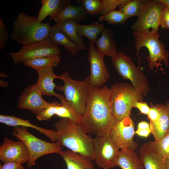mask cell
I'll return each mask as SVG.
<instances>
[{
    "label": "cell",
    "mask_w": 169,
    "mask_h": 169,
    "mask_svg": "<svg viewBox=\"0 0 169 169\" xmlns=\"http://www.w3.org/2000/svg\"><path fill=\"white\" fill-rule=\"evenodd\" d=\"M13 25L10 38L22 46L47 39L51 27L49 23L38 21L37 17L23 13L19 14Z\"/></svg>",
    "instance_id": "cell-3"
},
{
    "label": "cell",
    "mask_w": 169,
    "mask_h": 169,
    "mask_svg": "<svg viewBox=\"0 0 169 169\" xmlns=\"http://www.w3.org/2000/svg\"><path fill=\"white\" fill-rule=\"evenodd\" d=\"M148 143L152 149L166 160H169V132L161 139Z\"/></svg>",
    "instance_id": "cell-31"
},
{
    "label": "cell",
    "mask_w": 169,
    "mask_h": 169,
    "mask_svg": "<svg viewBox=\"0 0 169 169\" xmlns=\"http://www.w3.org/2000/svg\"><path fill=\"white\" fill-rule=\"evenodd\" d=\"M36 84L26 87L18 98V106L22 110H27L32 113L45 108L51 102L45 100Z\"/></svg>",
    "instance_id": "cell-15"
},
{
    "label": "cell",
    "mask_w": 169,
    "mask_h": 169,
    "mask_svg": "<svg viewBox=\"0 0 169 169\" xmlns=\"http://www.w3.org/2000/svg\"><path fill=\"white\" fill-rule=\"evenodd\" d=\"M110 89L112 111L116 121L130 115L135 101H142L144 96L131 84L116 83Z\"/></svg>",
    "instance_id": "cell-6"
},
{
    "label": "cell",
    "mask_w": 169,
    "mask_h": 169,
    "mask_svg": "<svg viewBox=\"0 0 169 169\" xmlns=\"http://www.w3.org/2000/svg\"><path fill=\"white\" fill-rule=\"evenodd\" d=\"M42 6L37 17L38 21L41 22L48 16L50 20L56 17L62 9L71 4L70 0H41Z\"/></svg>",
    "instance_id": "cell-21"
},
{
    "label": "cell",
    "mask_w": 169,
    "mask_h": 169,
    "mask_svg": "<svg viewBox=\"0 0 169 169\" xmlns=\"http://www.w3.org/2000/svg\"><path fill=\"white\" fill-rule=\"evenodd\" d=\"M131 0H101L102 7L100 15L103 16L115 10L118 6L126 4Z\"/></svg>",
    "instance_id": "cell-35"
},
{
    "label": "cell",
    "mask_w": 169,
    "mask_h": 169,
    "mask_svg": "<svg viewBox=\"0 0 169 169\" xmlns=\"http://www.w3.org/2000/svg\"><path fill=\"white\" fill-rule=\"evenodd\" d=\"M13 136L22 141L27 147L30 155L27 163L28 168L34 165L35 161L44 155L53 153H59L62 146L56 142H49L41 140L30 133L27 127L22 126L14 127Z\"/></svg>",
    "instance_id": "cell-7"
},
{
    "label": "cell",
    "mask_w": 169,
    "mask_h": 169,
    "mask_svg": "<svg viewBox=\"0 0 169 169\" xmlns=\"http://www.w3.org/2000/svg\"><path fill=\"white\" fill-rule=\"evenodd\" d=\"M137 54L141 47H145L148 50L149 55L147 58V65L150 69H153L159 61H162L165 65L169 67V52L166 46L159 40L158 31L146 29L141 32L132 31Z\"/></svg>",
    "instance_id": "cell-4"
},
{
    "label": "cell",
    "mask_w": 169,
    "mask_h": 169,
    "mask_svg": "<svg viewBox=\"0 0 169 169\" xmlns=\"http://www.w3.org/2000/svg\"><path fill=\"white\" fill-rule=\"evenodd\" d=\"M87 14L81 6L73 5L70 4L64 7L53 20L56 23L62 20L71 19L78 23L86 19Z\"/></svg>",
    "instance_id": "cell-26"
},
{
    "label": "cell",
    "mask_w": 169,
    "mask_h": 169,
    "mask_svg": "<svg viewBox=\"0 0 169 169\" xmlns=\"http://www.w3.org/2000/svg\"><path fill=\"white\" fill-rule=\"evenodd\" d=\"M0 169H25L22 164L15 162L4 163L0 166Z\"/></svg>",
    "instance_id": "cell-40"
},
{
    "label": "cell",
    "mask_w": 169,
    "mask_h": 169,
    "mask_svg": "<svg viewBox=\"0 0 169 169\" xmlns=\"http://www.w3.org/2000/svg\"><path fill=\"white\" fill-rule=\"evenodd\" d=\"M0 76L3 78H7L9 77L8 75L2 72H1L0 73Z\"/></svg>",
    "instance_id": "cell-45"
},
{
    "label": "cell",
    "mask_w": 169,
    "mask_h": 169,
    "mask_svg": "<svg viewBox=\"0 0 169 169\" xmlns=\"http://www.w3.org/2000/svg\"><path fill=\"white\" fill-rule=\"evenodd\" d=\"M0 122L7 125L13 126H22L35 129L49 138L53 142L57 141L55 130L45 129L31 124L29 120H24L14 116L0 115Z\"/></svg>",
    "instance_id": "cell-20"
},
{
    "label": "cell",
    "mask_w": 169,
    "mask_h": 169,
    "mask_svg": "<svg viewBox=\"0 0 169 169\" xmlns=\"http://www.w3.org/2000/svg\"><path fill=\"white\" fill-rule=\"evenodd\" d=\"M104 57L98 52L95 44L89 42L88 60L90 67L89 76L91 86L102 87L110 76L104 62Z\"/></svg>",
    "instance_id": "cell-13"
},
{
    "label": "cell",
    "mask_w": 169,
    "mask_h": 169,
    "mask_svg": "<svg viewBox=\"0 0 169 169\" xmlns=\"http://www.w3.org/2000/svg\"><path fill=\"white\" fill-rule=\"evenodd\" d=\"M158 1L161 2L165 6L169 7V0H157Z\"/></svg>",
    "instance_id": "cell-44"
},
{
    "label": "cell",
    "mask_w": 169,
    "mask_h": 169,
    "mask_svg": "<svg viewBox=\"0 0 169 169\" xmlns=\"http://www.w3.org/2000/svg\"><path fill=\"white\" fill-rule=\"evenodd\" d=\"M147 115L150 122H154L158 119L160 113L159 110L156 105H152Z\"/></svg>",
    "instance_id": "cell-38"
},
{
    "label": "cell",
    "mask_w": 169,
    "mask_h": 169,
    "mask_svg": "<svg viewBox=\"0 0 169 169\" xmlns=\"http://www.w3.org/2000/svg\"><path fill=\"white\" fill-rule=\"evenodd\" d=\"M56 142L74 152L88 157H95V138L87 135L78 123L66 118L54 124Z\"/></svg>",
    "instance_id": "cell-2"
},
{
    "label": "cell",
    "mask_w": 169,
    "mask_h": 169,
    "mask_svg": "<svg viewBox=\"0 0 169 169\" xmlns=\"http://www.w3.org/2000/svg\"><path fill=\"white\" fill-rule=\"evenodd\" d=\"M49 38L54 44L61 45L73 55H75L81 50L75 43L70 40L56 26V24L51 26Z\"/></svg>",
    "instance_id": "cell-24"
},
{
    "label": "cell",
    "mask_w": 169,
    "mask_h": 169,
    "mask_svg": "<svg viewBox=\"0 0 169 169\" xmlns=\"http://www.w3.org/2000/svg\"><path fill=\"white\" fill-rule=\"evenodd\" d=\"M95 138V157L94 161L99 167L109 169L117 166L120 149L111 139L110 133L96 136Z\"/></svg>",
    "instance_id": "cell-10"
},
{
    "label": "cell",
    "mask_w": 169,
    "mask_h": 169,
    "mask_svg": "<svg viewBox=\"0 0 169 169\" xmlns=\"http://www.w3.org/2000/svg\"><path fill=\"white\" fill-rule=\"evenodd\" d=\"M53 68L51 67L37 71L38 79L36 84L42 95L54 96L60 100L64 96L54 91L56 85L54 80L55 79H59V76L54 74Z\"/></svg>",
    "instance_id": "cell-17"
},
{
    "label": "cell",
    "mask_w": 169,
    "mask_h": 169,
    "mask_svg": "<svg viewBox=\"0 0 169 169\" xmlns=\"http://www.w3.org/2000/svg\"><path fill=\"white\" fill-rule=\"evenodd\" d=\"M145 1L131 0L125 5L119 7V10L126 17L129 18L136 16L138 17L142 10Z\"/></svg>",
    "instance_id": "cell-30"
},
{
    "label": "cell",
    "mask_w": 169,
    "mask_h": 169,
    "mask_svg": "<svg viewBox=\"0 0 169 169\" xmlns=\"http://www.w3.org/2000/svg\"><path fill=\"white\" fill-rule=\"evenodd\" d=\"M116 164L121 169H145L135 151L129 148L120 150Z\"/></svg>",
    "instance_id": "cell-22"
},
{
    "label": "cell",
    "mask_w": 169,
    "mask_h": 169,
    "mask_svg": "<svg viewBox=\"0 0 169 169\" xmlns=\"http://www.w3.org/2000/svg\"><path fill=\"white\" fill-rule=\"evenodd\" d=\"M59 76L64 84L56 85L55 89L64 93L65 100L80 116L84 111L90 92L89 76L82 81L76 80L70 77L67 71Z\"/></svg>",
    "instance_id": "cell-5"
},
{
    "label": "cell",
    "mask_w": 169,
    "mask_h": 169,
    "mask_svg": "<svg viewBox=\"0 0 169 169\" xmlns=\"http://www.w3.org/2000/svg\"><path fill=\"white\" fill-rule=\"evenodd\" d=\"M150 129L149 124L146 121H141L138 124L137 129Z\"/></svg>",
    "instance_id": "cell-42"
},
{
    "label": "cell",
    "mask_w": 169,
    "mask_h": 169,
    "mask_svg": "<svg viewBox=\"0 0 169 169\" xmlns=\"http://www.w3.org/2000/svg\"><path fill=\"white\" fill-rule=\"evenodd\" d=\"M9 85V83L8 81L3 80H0V86L3 88H5L8 87Z\"/></svg>",
    "instance_id": "cell-43"
},
{
    "label": "cell",
    "mask_w": 169,
    "mask_h": 169,
    "mask_svg": "<svg viewBox=\"0 0 169 169\" xmlns=\"http://www.w3.org/2000/svg\"><path fill=\"white\" fill-rule=\"evenodd\" d=\"M8 38V33L3 20L0 18V50H2L6 43Z\"/></svg>",
    "instance_id": "cell-36"
},
{
    "label": "cell",
    "mask_w": 169,
    "mask_h": 169,
    "mask_svg": "<svg viewBox=\"0 0 169 169\" xmlns=\"http://www.w3.org/2000/svg\"><path fill=\"white\" fill-rule=\"evenodd\" d=\"M160 26L162 28L169 29V7L165 6L161 13Z\"/></svg>",
    "instance_id": "cell-37"
},
{
    "label": "cell",
    "mask_w": 169,
    "mask_h": 169,
    "mask_svg": "<svg viewBox=\"0 0 169 169\" xmlns=\"http://www.w3.org/2000/svg\"><path fill=\"white\" fill-rule=\"evenodd\" d=\"M132 107L137 108L141 114L147 115L150 109L146 103L138 100L135 101L133 103Z\"/></svg>",
    "instance_id": "cell-39"
},
{
    "label": "cell",
    "mask_w": 169,
    "mask_h": 169,
    "mask_svg": "<svg viewBox=\"0 0 169 169\" xmlns=\"http://www.w3.org/2000/svg\"><path fill=\"white\" fill-rule=\"evenodd\" d=\"M77 23L71 19L62 20L56 23L57 27L71 41L78 45L81 50L86 49V45L82 38L78 34L76 29Z\"/></svg>",
    "instance_id": "cell-25"
},
{
    "label": "cell",
    "mask_w": 169,
    "mask_h": 169,
    "mask_svg": "<svg viewBox=\"0 0 169 169\" xmlns=\"http://www.w3.org/2000/svg\"><path fill=\"white\" fill-rule=\"evenodd\" d=\"M95 43L98 52L104 57L107 56L112 58L117 54L116 44L111 29H105Z\"/></svg>",
    "instance_id": "cell-23"
},
{
    "label": "cell",
    "mask_w": 169,
    "mask_h": 169,
    "mask_svg": "<svg viewBox=\"0 0 169 169\" xmlns=\"http://www.w3.org/2000/svg\"><path fill=\"white\" fill-rule=\"evenodd\" d=\"M81 6L87 14L95 15L100 14L102 9L101 0H82Z\"/></svg>",
    "instance_id": "cell-34"
},
{
    "label": "cell",
    "mask_w": 169,
    "mask_h": 169,
    "mask_svg": "<svg viewBox=\"0 0 169 169\" xmlns=\"http://www.w3.org/2000/svg\"><path fill=\"white\" fill-rule=\"evenodd\" d=\"M135 132L134 122L129 115L117 121L111 129L110 135L119 149L129 148L135 151L138 144L134 140Z\"/></svg>",
    "instance_id": "cell-12"
},
{
    "label": "cell",
    "mask_w": 169,
    "mask_h": 169,
    "mask_svg": "<svg viewBox=\"0 0 169 169\" xmlns=\"http://www.w3.org/2000/svg\"><path fill=\"white\" fill-rule=\"evenodd\" d=\"M116 122L112 111L111 91L106 86H90L85 109L78 123L87 133L96 136L109 133Z\"/></svg>",
    "instance_id": "cell-1"
},
{
    "label": "cell",
    "mask_w": 169,
    "mask_h": 169,
    "mask_svg": "<svg viewBox=\"0 0 169 169\" xmlns=\"http://www.w3.org/2000/svg\"><path fill=\"white\" fill-rule=\"evenodd\" d=\"M166 164L167 169H169V160H166Z\"/></svg>",
    "instance_id": "cell-46"
},
{
    "label": "cell",
    "mask_w": 169,
    "mask_h": 169,
    "mask_svg": "<svg viewBox=\"0 0 169 169\" xmlns=\"http://www.w3.org/2000/svg\"><path fill=\"white\" fill-rule=\"evenodd\" d=\"M128 19L120 11L115 10L105 15L101 16L99 20L100 21L106 22L109 24L123 25Z\"/></svg>",
    "instance_id": "cell-32"
},
{
    "label": "cell",
    "mask_w": 169,
    "mask_h": 169,
    "mask_svg": "<svg viewBox=\"0 0 169 169\" xmlns=\"http://www.w3.org/2000/svg\"><path fill=\"white\" fill-rule=\"evenodd\" d=\"M56 115L71 120L79 122L80 115L73 107L66 101L64 97L60 100L57 108Z\"/></svg>",
    "instance_id": "cell-29"
},
{
    "label": "cell",
    "mask_w": 169,
    "mask_h": 169,
    "mask_svg": "<svg viewBox=\"0 0 169 169\" xmlns=\"http://www.w3.org/2000/svg\"><path fill=\"white\" fill-rule=\"evenodd\" d=\"M60 59L59 55L29 60L23 63L25 65L32 68L37 72L50 67H56Z\"/></svg>",
    "instance_id": "cell-28"
},
{
    "label": "cell",
    "mask_w": 169,
    "mask_h": 169,
    "mask_svg": "<svg viewBox=\"0 0 169 169\" xmlns=\"http://www.w3.org/2000/svg\"><path fill=\"white\" fill-rule=\"evenodd\" d=\"M30 155L24 143L21 141H13L5 138L0 146V160L4 163H27Z\"/></svg>",
    "instance_id": "cell-14"
},
{
    "label": "cell",
    "mask_w": 169,
    "mask_h": 169,
    "mask_svg": "<svg viewBox=\"0 0 169 169\" xmlns=\"http://www.w3.org/2000/svg\"><path fill=\"white\" fill-rule=\"evenodd\" d=\"M111 61L119 75L124 79L129 80L132 85L144 97L146 96L151 90L147 78L140 66L134 64L131 57L119 52L111 58Z\"/></svg>",
    "instance_id": "cell-8"
},
{
    "label": "cell",
    "mask_w": 169,
    "mask_h": 169,
    "mask_svg": "<svg viewBox=\"0 0 169 169\" xmlns=\"http://www.w3.org/2000/svg\"><path fill=\"white\" fill-rule=\"evenodd\" d=\"M138 155L145 169H167L166 159L152 149L148 142L139 148Z\"/></svg>",
    "instance_id": "cell-16"
},
{
    "label": "cell",
    "mask_w": 169,
    "mask_h": 169,
    "mask_svg": "<svg viewBox=\"0 0 169 169\" xmlns=\"http://www.w3.org/2000/svg\"><path fill=\"white\" fill-rule=\"evenodd\" d=\"M160 113L156 122H150V127L155 141L158 140L169 132V101L166 105L156 104Z\"/></svg>",
    "instance_id": "cell-18"
},
{
    "label": "cell",
    "mask_w": 169,
    "mask_h": 169,
    "mask_svg": "<svg viewBox=\"0 0 169 169\" xmlns=\"http://www.w3.org/2000/svg\"><path fill=\"white\" fill-rule=\"evenodd\" d=\"M60 50L49 38L43 41L23 45L17 52H10L14 62L17 64L44 57L59 56Z\"/></svg>",
    "instance_id": "cell-9"
},
{
    "label": "cell",
    "mask_w": 169,
    "mask_h": 169,
    "mask_svg": "<svg viewBox=\"0 0 169 169\" xmlns=\"http://www.w3.org/2000/svg\"><path fill=\"white\" fill-rule=\"evenodd\" d=\"M76 29L80 37H85L89 40V42L95 44L98 35L101 34L105 28L103 24L95 22L88 25L77 23Z\"/></svg>",
    "instance_id": "cell-27"
},
{
    "label": "cell",
    "mask_w": 169,
    "mask_h": 169,
    "mask_svg": "<svg viewBox=\"0 0 169 169\" xmlns=\"http://www.w3.org/2000/svg\"><path fill=\"white\" fill-rule=\"evenodd\" d=\"M151 133L150 129H137L135 132V134L139 136L146 137Z\"/></svg>",
    "instance_id": "cell-41"
},
{
    "label": "cell",
    "mask_w": 169,
    "mask_h": 169,
    "mask_svg": "<svg viewBox=\"0 0 169 169\" xmlns=\"http://www.w3.org/2000/svg\"><path fill=\"white\" fill-rule=\"evenodd\" d=\"M59 104L57 101H53L46 108L33 113L35 114L37 119L38 120H48L53 115H56Z\"/></svg>",
    "instance_id": "cell-33"
},
{
    "label": "cell",
    "mask_w": 169,
    "mask_h": 169,
    "mask_svg": "<svg viewBox=\"0 0 169 169\" xmlns=\"http://www.w3.org/2000/svg\"><path fill=\"white\" fill-rule=\"evenodd\" d=\"M146 1L138 19L132 26V31L141 32L151 28L158 31L161 13L165 5L157 0Z\"/></svg>",
    "instance_id": "cell-11"
},
{
    "label": "cell",
    "mask_w": 169,
    "mask_h": 169,
    "mask_svg": "<svg viewBox=\"0 0 169 169\" xmlns=\"http://www.w3.org/2000/svg\"><path fill=\"white\" fill-rule=\"evenodd\" d=\"M59 155L65 161L67 169H95L93 160L70 150L62 151Z\"/></svg>",
    "instance_id": "cell-19"
}]
</instances>
